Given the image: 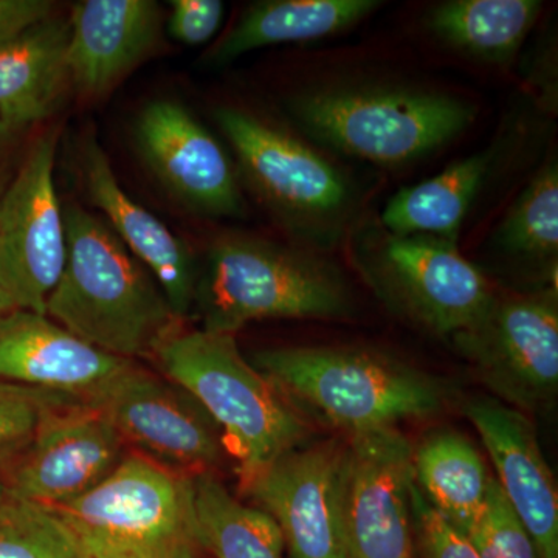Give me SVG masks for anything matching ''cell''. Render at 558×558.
Here are the masks:
<instances>
[{
    "label": "cell",
    "instance_id": "obj_12",
    "mask_svg": "<svg viewBox=\"0 0 558 558\" xmlns=\"http://www.w3.org/2000/svg\"><path fill=\"white\" fill-rule=\"evenodd\" d=\"M108 417L84 402L53 407L40 418L0 483L54 509L102 483L130 453Z\"/></svg>",
    "mask_w": 558,
    "mask_h": 558
},
{
    "label": "cell",
    "instance_id": "obj_7",
    "mask_svg": "<svg viewBox=\"0 0 558 558\" xmlns=\"http://www.w3.org/2000/svg\"><path fill=\"white\" fill-rule=\"evenodd\" d=\"M57 146V131L39 135L0 193V284L16 310L44 315L68 259Z\"/></svg>",
    "mask_w": 558,
    "mask_h": 558
},
{
    "label": "cell",
    "instance_id": "obj_14",
    "mask_svg": "<svg viewBox=\"0 0 558 558\" xmlns=\"http://www.w3.org/2000/svg\"><path fill=\"white\" fill-rule=\"evenodd\" d=\"M380 275L403 310L439 336L472 328L495 296L454 244L424 236H392L380 252Z\"/></svg>",
    "mask_w": 558,
    "mask_h": 558
},
{
    "label": "cell",
    "instance_id": "obj_8",
    "mask_svg": "<svg viewBox=\"0 0 558 558\" xmlns=\"http://www.w3.org/2000/svg\"><path fill=\"white\" fill-rule=\"evenodd\" d=\"M84 403L108 417L128 449L174 472H215L226 457L222 433L204 407L137 362Z\"/></svg>",
    "mask_w": 558,
    "mask_h": 558
},
{
    "label": "cell",
    "instance_id": "obj_35",
    "mask_svg": "<svg viewBox=\"0 0 558 558\" xmlns=\"http://www.w3.org/2000/svg\"><path fill=\"white\" fill-rule=\"evenodd\" d=\"M13 311H16V306H14L13 301H11L9 293H7L5 289L0 284V319Z\"/></svg>",
    "mask_w": 558,
    "mask_h": 558
},
{
    "label": "cell",
    "instance_id": "obj_18",
    "mask_svg": "<svg viewBox=\"0 0 558 558\" xmlns=\"http://www.w3.org/2000/svg\"><path fill=\"white\" fill-rule=\"evenodd\" d=\"M464 413L480 433L499 486L534 539L539 558H558L556 480L531 418L492 398L470 400Z\"/></svg>",
    "mask_w": 558,
    "mask_h": 558
},
{
    "label": "cell",
    "instance_id": "obj_25",
    "mask_svg": "<svg viewBox=\"0 0 558 558\" xmlns=\"http://www.w3.org/2000/svg\"><path fill=\"white\" fill-rule=\"evenodd\" d=\"M538 0H451L429 14V27L454 49L492 62H506L534 27Z\"/></svg>",
    "mask_w": 558,
    "mask_h": 558
},
{
    "label": "cell",
    "instance_id": "obj_19",
    "mask_svg": "<svg viewBox=\"0 0 558 558\" xmlns=\"http://www.w3.org/2000/svg\"><path fill=\"white\" fill-rule=\"evenodd\" d=\"M80 170L92 204L100 209L110 230L156 278L180 322L189 317L199 277L189 245L132 199L120 185L105 150L90 135L81 145Z\"/></svg>",
    "mask_w": 558,
    "mask_h": 558
},
{
    "label": "cell",
    "instance_id": "obj_20",
    "mask_svg": "<svg viewBox=\"0 0 558 558\" xmlns=\"http://www.w3.org/2000/svg\"><path fill=\"white\" fill-rule=\"evenodd\" d=\"M69 20L46 21L0 43V121L24 132L60 108L70 86Z\"/></svg>",
    "mask_w": 558,
    "mask_h": 558
},
{
    "label": "cell",
    "instance_id": "obj_36",
    "mask_svg": "<svg viewBox=\"0 0 558 558\" xmlns=\"http://www.w3.org/2000/svg\"><path fill=\"white\" fill-rule=\"evenodd\" d=\"M204 558H208L207 556H205Z\"/></svg>",
    "mask_w": 558,
    "mask_h": 558
},
{
    "label": "cell",
    "instance_id": "obj_29",
    "mask_svg": "<svg viewBox=\"0 0 558 558\" xmlns=\"http://www.w3.org/2000/svg\"><path fill=\"white\" fill-rule=\"evenodd\" d=\"M78 399L0 381V447L27 440L50 409Z\"/></svg>",
    "mask_w": 558,
    "mask_h": 558
},
{
    "label": "cell",
    "instance_id": "obj_5",
    "mask_svg": "<svg viewBox=\"0 0 558 558\" xmlns=\"http://www.w3.org/2000/svg\"><path fill=\"white\" fill-rule=\"evenodd\" d=\"M348 290L317 259L248 238H223L197 277L193 310L209 332L236 333L267 318H333L347 314Z\"/></svg>",
    "mask_w": 558,
    "mask_h": 558
},
{
    "label": "cell",
    "instance_id": "obj_31",
    "mask_svg": "<svg viewBox=\"0 0 558 558\" xmlns=\"http://www.w3.org/2000/svg\"><path fill=\"white\" fill-rule=\"evenodd\" d=\"M170 5L167 31L183 46H204L222 24L223 3L219 0H171Z\"/></svg>",
    "mask_w": 558,
    "mask_h": 558
},
{
    "label": "cell",
    "instance_id": "obj_4",
    "mask_svg": "<svg viewBox=\"0 0 558 558\" xmlns=\"http://www.w3.org/2000/svg\"><path fill=\"white\" fill-rule=\"evenodd\" d=\"M84 558H204L194 534L191 475L130 451L119 468L54 508Z\"/></svg>",
    "mask_w": 558,
    "mask_h": 558
},
{
    "label": "cell",
    "instance_id": "obj_11",
    "mask_svg": "<svg viewBox=\"0 0 558 558\" xmlns=\"http://www.w3.org/2000/svg\"><path fill=\"white\" fill-rule=\"evenodd\" d=\"M343 459V442L301 444L241 486L277 521L292 558H348Z\"/></svg>",
    "mask_w": 558,
    "mask_h": 558
},
{
    "label": "cell",
    "instance_id": "obj_21",
    "mask_svg": "<svg viewBox=\"0 0 558 558\" xmlns=\"http://www.w3.org/2000/svg\"><path fill=\"white\" fill-rule=\"evenodd\" d=\"M379 5L376 0H264L245 11L213 51L211 60L229 64L263 47L336 35Z\"/></svg>",
    "mask_w": 558,
    "mask_h": 558
},
{
    "label": "cell",
    "instance_id": "obj_34",
    "mask_svg": "<svg viewBox=\"0 0 558 558\" xmlns=\"http://www.w3.org/2000/svg\"><path fill=\"white\" fill-rule=\"evenodd\" d=\"M27 440H22V442H14L9 444V446L0 447V481H2L3 475H5L7 469L10 468V464L11 462H13V459L16 458V454L20 453L22 449H24L25 444H27Z\"/></svg>",
    "mask_w": 558,
    "mask_h": 558
},
{
    "label": "cell",
    "instance_id": "obj_26",
    "mask_svg": "<svg viewBox=\"0 0 558 558\" xmlns=\"http://www.w3.org/2000/svg\"><path fill=\"white\" fill-rule=\"evenodd\" d=\"M0 558H84L53 509L0 483Z\"/></svg>",
    "mask_w": 558,
    "mask_h": 558
},
{
    "label": "cell",
    "instance_id": "obj_6",
    "mask_svg": "<svg viewBox=\"0 0 558 558\" xmlns=\"http://www.w3.org/2000/svg\"><path fill=\"white\" fill-rule=\"evenodd\" d=\"M292 110L315 137L349 156L385 165L432 153L475 119L465 102L418 90H318L295 98Z\"/></svg>",
    "mask_w": 558,
    "mask_h": 558
},
{
    "label": "cell",
    "instance_id": "obj_16",
    "mask_svg": "<svg viewBox=\"0 0 558 558\" xmlns=\"http://www.w3.org/2000/svg\"><path fill=\"white\" fill-rule=\"evenodd\" d=\"M135 360L117 357L49 315L16 310L0 319V381L89 400Z\"/></svg>",
    "mask_w": 558,
    "mask_h": 558
},
{
    "label": "cell",
    "instance_id": "obj_32",
    "mask_svg": "<svg viewBox=\"0 0 558 558\" xmlns=\"http://www.w3.org/2000/svg\"><path fill=\"white\" fill-rule=\"evenodd\" d=\"M54 10L50 0H0V43L53 16Z\"/></svg>",
    "mask_w": 558,
    "mask_h": 558
},
{
    "label": "cell",
    "instance_id": "obj_23",
    "mask_svg": "<svg viewBox=\"0 0 558 558\" xmlns=\"http://www.w3.org/2000/svg\"><path fill=\"white\" fill-rule=\"evenodd\" d=\"M492 157L490 150L475 154L436 178L400 190L381 213L385 227L392 236H424L454 244Z\"/></svg>",
    "mask_w": 558,
    "mask_h": 558
},
{
    "label": "cell",
    "instance_id": "obj_24",
    "mask_svg": "<svg viewBox=\"0 0 558 558\" xmlns=\"http://www.w3.org/2000/svg\"><path fill=\"white\" fill-rule=\"evenodd\" d=\"M414 483L447 523L462 535L478 519L486 501L488 475L472 442L454 432L429 436L414 450Z\"/></svg>",
    "mask_w": 558,
    "mask_h": 558
},
{
    "label": "cell",
    "instance_id": "obj_1",
    "mask_svg": "<svg viewBox=\"0 0 558 558\" xmlns=\"http://www.w3.org/2000/svg\"><path fill=\"white\" fill-rule=\"evenodd\" d=\"M68 259L46 314L117 357H153L180 319L150 271L100 216L64 211Z\"/></svg>",
    "mask_w": 558,
    "mask_h": 558
},
{
    "label": "cell",
    "instance_id": "obj_2",
    "mask_svg": "<svg viewBox=\"0 0 558 558\" xmlns=\"http://www.w3.org/2000/svg\"><path fill=\"white\" fill-rule=\"evenodd\" d=\"M250 362L295 409L317 413L348 436L433 416L450 396L438 377L369 349L270 348Z\"/></svg>",
    "mask_w": 558,
    "mask_h": 558
},
{
    "label": "cell",
    "instance_id": "obj_17",
    "mask_svg": "<svg viewBox=\"0 0 558 558\" xmlns=\"http://www.w3.org/2000/svg\"><path fill=\"white\" fill-rule=\"evenodd\" d=\"M163 14L154 0H83L69 16L70 86L100 100L153 53Z\"/></svg>",
    "mask_w": 558,
    "mask_h": 558
},
{
    "label": "cell",
    "instance_id": "obj_13",
    "mask_svg": "<svg viewBox=\"0 0 558 558\" xmlns=\"http://www.w3.org/2000/svg\"><path fill=\"white\" fill-rule=\"evenodd\" d=\"M134 135L146 167L175 199L202 215H241L244 202L233 165L185 106L149 102L135 121Z\"/></svg>",
    "mask_w": 558,
    "mask_h": 558
},
{
    "label": "cell",
    "instance_id": "obj_27",
    "mask_svg": "<svg viewBox=\"0 0 558 558\" xmlns=\"http://www.w3.org/2000/svg\"><path fill=\"white\" fill-rule=\"evenodd\" d=\"M506 248L532 258H550L558 250V171L549 165L521 194L499 229Z\"/></svg>",
    "mask_w": 558,
    "mask_h": 558
},
{
    "label": "cell",
    "instance_id": "obj_9",
    "mask_svg": "<svg viewBox=\"0 0 558 558\" xmlns=\"http://www.w3.org/2000/svg\"><path fill=\"white\" fill-rule=\"evenodd\" d=\"M454 344L499 402L526 414L549 410L558 395L556 295L495 299Z\"/></svg>",
    "mask_w": 558,
    "mask_h": 558
},
{
    "label": "cell",
    "instance_id": "obj_30",
    "mask_svg": "<svg viewBox=\"0 0 558 558\" xmlns=\"http://www.w3.org/2000/svg\"><path fill=\"white\" fill-rule=\"evenodd\" d=\"M413 524L421 558H481L465 535L435 512L418 488H413Z\"/></svg>",
    "mask_w": 558,
    "mask_h": 558
},
{
    "label": "cell",
    "instance_id": "obj_28",
    "mask_svg": "<svg viewBox=\"0 0 558 558\" xmlns=\"http://www.w3.org/2000/svg\"><path fill=\"white\" fill-rule=\"evenodd\" d=\"M465 537L481 558H539L534 539L495 476L488 484L486 501L478 519Z\"/></svg>",
    "mask_w": 558,
    "mask_h": 558
},
{
    "label": "cell",
    "instance_id": "obj_3",
    "mask_svg": "<svg viewBox=\"0 0 558 558\" xmlns=\"http://www.w3.org/2000/svg\"><path fill=\"white\" fill-rule=\"evenodd\" d=\"M153 357L216 422L241 486L310 436L303 414L242 355L233 333L180 328Z\"/></svg>",
    "mask_w": 558,
    "mask_h": 558
},
{
    "label": "cell",
    "instance_id": "obj_22",
    "mask_svg": "<svg viewBox=\"0 0 558 558\" xmlns=\"http://www.w3.org/2000/svg\"><path fill=\"white\" fill-rule=\"evenodd\" d=\"M191 505L196 542L208 558H284L277 521L231 495L215 472L191 475Z\"/></svg>",
    "mask_w": 558,
    "mask_h": 558
},
{
    "label": "cell",
    "instance_id": "obj_15",
    "mask_svg": "<svg viewBox=\"0 0 558 558\" xmlns=\"http://www.w3.org/2000/svg\"><path fill=\"white\" fill-rule=\"evenodd\" d=\"M216 120L245 178L279 211L325 218L347 204L340 172L299 140L240 109H219Z\"/></svg>",
    "mask_w": 558,
    "mask_h": 558
},
{
    "label": "cell",
    "instance_id": "obj_10",
    "mask_svg": "<svg viewBox=\"0 0 558 558\" xmlns=\"http://www.w3.org/2000/svg\"><path fill=\"white\" fill-rule=\"evenodd\" d=\"M348 438L343 459L348 558H413V446L396 427Z\"/></svg>",
    "mask_w": 558,
    "mask_h": 558
},
{
    "label": "cell",
    "instance_id": "obj_33",
    "mask_svg": "<svg viewBox=\"0 0 558 558\" xmlns=\"http://www.w3.org/2000/svg\"><path fill=\"white\" fill-rule=\"evenodd\" d=\"M21 134L22 132L11 130V128L0 121V193L5 189L11 175L14 174L17 165H20L17 163L14 167L13 153Z\"/></svg>",
    "mask_w": 558,
    "mask_h": 558
}]
</instances>
